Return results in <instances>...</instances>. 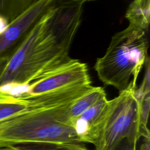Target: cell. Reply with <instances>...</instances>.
Wrapping results in <instances>:
<instances>
[{
  "label": "cell",
  "instance_id": "14",
  "mask_svg": "<svg viewBox=\"0 0 150 150\" xmlns=\"http://www.w3.org/2000/svg\"><path fill=\"white\" fill-rule=\"evenodd\" d=\"M8 26L7 22L2 17L0 16V33L4 32Z\"/></svg>",
  "mask_w": 150,
  "mask_h": 150
},
{
  "label": "cell",
  "instance_id": "12",
  "mask_svg": "<svg viewBox=\"0 0 150 150\" xmlns=\"http://www.w3.org/2000/svg\"><path fill=\"white\" fill-rule=\"evenodd\" d=\"M137 143L124 139L115 148V150H136Z\"/></svg>",
  "mask_w": 150,
  "mask_h": 150
},
{
  "label": "cell",
  "instance_id": "7",
  "mask_svg": "<svg viewBox=\"0 0 150 150\" xmlns=\"http://www.w3.org/2000/svg\"><path fill=\"white\" fill-rule=\"evenodd\" d=\"M107 98H104L84 112L76 121L74 129L83 144L87 143L89 137L97 125L105 109Z\"/></svg>",
  "mask_w": 150,
  "mask_h": 150
},
{
  "label": "cell",
  "instance_id": "3",
  "mask_svg": "<svg viewBox=\"0 0 150 150\" xmlns=\"http://www.w3.org/2000/svg\"><path fill=\"white\" fill-rule=\"evenodd\" d=\"M148 42L144 30L129 25L112 37L105 54L97 59L94 69L105 86L119 92L132 81L137 85L140 71L148 57Z\"/></svg>",
  "mask_w": 150,
  "mask_h": 150
},
{
  "label": "cell",
  "instance_id": "13",
  "mask_svg": "<svg viewBox=\"0 0 150 150\" xmlns=\"http://www.w3.org/2000/svg\"><path fill=\"white\" fill-rule=\"evenodd\" d=\"M143 138V141L139 150H150V137Z\"/></svg>",
  "mask_w": 150,
  "mask_h": 150
},
{
  "label": "cell",
  "instance_id": "8",
  "mask_svg": "<svg viewBox=\"0 0 150 150\" xmlns=\"http://www.w3.org/2000/svg\"><path fill=\"white\" fill-rule=\"evenodd\" d=\"M106 97L105 91L103 87L93 86L87 93L73 102L70 106L68 111L69 125L74 128L76 121L84 112Z\"/></svg>",
  "mask_w": 150,
  "mask_h": 150
},
{
  "label": "cell",
  "instance_id": "5",
  "mask_svg": "<svg viewBox=\"0 0 150 150\" xmlns=\"http://www.w3.org/2000/svg\"><path fill=\"white\" fill-rule=\"evenodd\" d=\"M86 83H91L87 64L70 58L33 80L20 95L33 96Z\"/></svg>",
  "mask_w": 150,
  "mask_h": 150
},
{
  "label": "cell",
  "instance_id": "15",
  "mask_svg": "<svg viewBox=\"0 0 150 150\" xmlns=\"http://www.w3.org/2000/svg\"><path fill=\"white\" fill-rule=\"evenodd\" d=\"M0 150H17V149L15 146H10V147L0 148Z\"/></svg>",
  "mask_w": 150,
  "mask_h": 150
},
{
  "label": "cell",
  "instance_id": "9",
  "mask_svg": "<svg viewBox=\"0 0 150 150\" xmlns=\"http://www.w3.org/2000/svg\"><path fill=\"white\" fill-rule=\"evenodd\" d=\"M125 16L129 25L147 32L149 25L150 0H134L128 6Z\"/></svg>",
  "mask_w": 150,
  "mask_h": 150
},
{
  "label": "cell",
  "instance_id": "6",
  "mask_svg": "<svg viewBox=\"0 0 150 150\" xmlns=\"http://www.w3.org/2000/svg\"><path fill=\"white\" fill-rule=\"evenodd\" d=\"M54 1L33 0L31 5L0 35V52L13 45L18 43L19 45Z\"/></svg>",
  "mask_w": 150,
  "mask_h": 150
},
{
  "label": "cell",
  "instance_id": "16",
  "mask_svg": "<svg viewBox=\"0 0 150 150\" xmlns=\"http://www.w3.org/2000/svg\"><path fill=\"white\" fill-rule=\"evenodd\" d=\"M83 1H84V2H85V3L86 2H90V1H96V0H83Z\"/></svg>",
  "mask_w": 150,
  "mask_h": 150
},
{
  "label": "cell",
  "instance_id": "10",
  "mask_svg": "<svg viewBox=\"0 0 150 150\" xmlns=\"http://www.w3.org/2000/svg\"><path fill=\"white\" fill-rule=\"evenodd\" d=\"M17 150H91L83 143L35 142L13 146Z\"/></svg>",
  "mask_w": 150,
  "mask_h": 150
},
{
  "label": "cell",
  "instance_id": "4",
  "mask_svg": "<svg viewBox=\"0 0 150 150\" xmlns=\"http://www.w3.org/2000/svg\"><path fill=\"white\" fill-rule=\"evenodd\" d=\"M137 85L131 81L118 96L107 102L105 109L88 142L95 150H115L125 139L137 143L142 137Z\"/></svg>",
  "mask_w": 150,
  "mask_h": 150
},
{
  "label": "cell",
  "instance_id": "11",
  "mask_svg": "<svg viewBox=\"0 0 150 150\" xmlns=\"http://www.w3.org/2000/svg\"><path fill=\"white\" fill-rule=\"evenodd\" d=\"M33 0H9L11 13L17 17L23 12L32 3Z\"/></svg>",
  "mask_w": 150,
  "mask_h": 150
},
{
  "label": "cell",
  "instance_id": "2",
  "mask_svg": "<svg viewBox=\"0 0 150 150\" xmlns=\"http://www.w3.org/2000/svg\"><path fill=\"white\" fill-rule=\"evenodd\" d=\"M71 105L28 107L1 119L0 148L35 142L82 143L68 124Z\"/></svg>",
  "mask_w": 150,
  "mask_h": 150
},
{
  "label": "cell",
  "instance_id": "1",
  "mask_svg": "<svg viewBox=\"0 0 150 150\" xmlns=\"http://www.w3.org/2000/svg\"><path fill=\"white\" fill-rule=\"evenodd\" d=\"M84 4L83 0L54 1L12 54L4 84L26 86L70 59Z\"/></svg>",
  "mask_w": 150,
  "mask_h": 150
}]
</instances>
